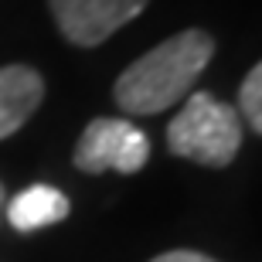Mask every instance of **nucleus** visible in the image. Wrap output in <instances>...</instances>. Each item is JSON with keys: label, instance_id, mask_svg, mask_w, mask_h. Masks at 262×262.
<instances>
[{"label": "nucleus", "instance_id": "obj_7", "mask_svg": "<svg viewBox=\"0 0 262 262\" xmlns=\"http://www.w3.org/2000/svg\"><path fill=\"white\" fill-rule=\"evenodd\" d=\"M238 113L249 119L255 133H262V61L245 75L242 89H238Z\"/></svg>", "mask_w": 262, "mask_h": 262}, {"label": "nucleus", "instance_id": "obj_4", "mask_svg": "<svg viewBox=\"0 0 262 262\" xmlns=\"http://www.w3.org/2000/svg\"><path fill=\"white\" fill-rule=\"evenodd\" d=\"M58 31L78 48H96L143 14L146 0H48Z\"/></svg>", "mask_w": 262, "mask_h": 262}, {"label": "nucleus", "instance_id": "obj_3", "mask_svg": "<svg viewBox=\"0 0 262 262\" xmlns=\"http://www.w3.org/2000/svg\"><path fill=\"white\" fill-rule=\"evenodd\" d=\"M150 157V140L143 129H136L129 119H92L75 146V167L85 174H102V170H119V174H136L143 170Z\"/></svg>", "mask_w": 262, "mask_h": 262}, {"label": "nucleus", "instance_id": "obj_6", "mask_svg": "<svg viewBox=\"0 0 262 262\" xmlns=\"http://www.w3.org/2000/svg\"><path fill=\"white\" fill-rule=\"evenodd\" d=\"M4 211L17 232H38V228H48V225H58L61 218H68V198L58 187L31 184L28 191L10 198Z\"/></svg>", "mask_w": 262, "mask_h": 262}, {"label": "nucleus", "instance_id": "obj_5", "mask_svg": "<svg viewBox=\"0 0 262 262\" xmlns=\"http://www.w3.org/2000/svg\"><path fill=\"white\" fill-rule=\"evenodd\" d=\"M45 82L28 65H4L0 68V140L14 136L41 106Z\"/></svg>", "mask_w": 262, "mask_h": 262}, {"label": "nucleus", "instance_id": "obj_9", "mask_svg": "<svg viewBox=\"0 0 262 262\" xmlns=\"http://www.w3.org/2000/svg\"><path fill=\"white\" fill-rule=\"evenodd\" d=\"M4 208H7V194H4V184H0V214H4Z\"/></svg>", "mask_w": 262, "mask_h": 262}, {"label": "nucleus", "instance_id": "obj_2", "mask_svg": "<svg viewBox=\"0 0 262 262\" xmlns=\"http://www.w3.org/2000/svg\"><path fill=\"white\" fill-rule=\"evenodd\" d=\"M167 146L174 157L194 160L201 167L232 164L242 146L238 109L214 99L211 92H191L184 99V109L167 126Z\"/></svg>", "mask_w": 262, "mask_h": 262}, {"label": "nucleus", "instance_id": "obj_8", "mask_svg": "<svg viewBox=\"0 0 262 262\" xmlns=\"http://www.w3.org/2000/svg\"><path fill=\"white\" fill-rule=\"evenodd\" d=\"M154 262H214V259L211 255H201V252H191V249H174V252L157 255Z\"/></svg>", "mask_w": 262, "mask_h": 262}, {"label": "nucleus", "instance_id": "obj_1", "mask_svg": "<svg viewBox=\"0 0 262 262\" xmlns=\"http://www.w3.org/2000/svg\"><path fill=\"white\" fill-rule=\"evenodd\" d=\"M214 55V41L208 31L187 28L164 45L150 48L146 55L116 78V106L126 109L129 116H157L164 109L184 102L198 75Z\"/></svg>", "mask_w": 262, "mask_h": 262}]
</instances>
